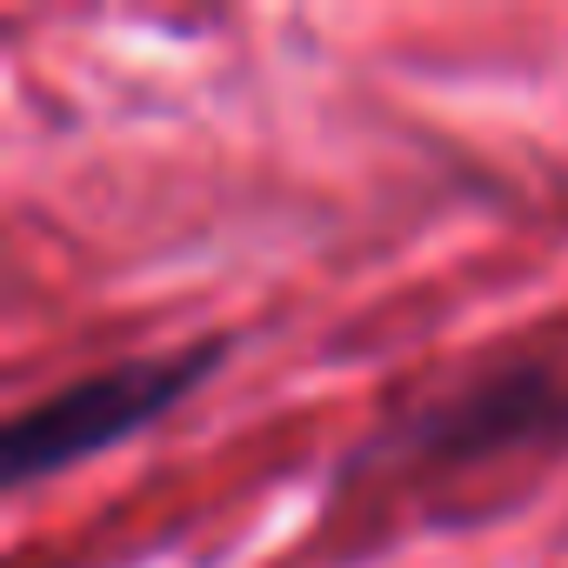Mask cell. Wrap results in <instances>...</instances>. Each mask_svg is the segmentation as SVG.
I'll list each match as a JSON object with an SVG mask.
<instances>
[{"instance_id": "2", "label": "cell", "mask_w": 568, "mask_h": 568, "mask_svg": "<svg viewBox=\"0 0 568 568\" xmlns=\"http://www.w3.org/2000/svg\"><path fill=\"white\" fill-rule=\"evenodd\" d=\"M548 435H568V368L528 362V368L475 375L455 395L428 402L402 428V448L435 468H468V462H495L508 448H535Z\"/></svg>"}, {"instance_id": "1", "label": "cell", "mask_w": 568, "mask_h": 568, "mask_svg": "<svg viewBox=\"0 0 568 568\" xmlns=\"http://www.w3.org/2000/svg\"><path fill=\"white\" fill-rule=\"evenodd\" d=\"M227 362V342H187L168 355H134V362H108L88 368L81 382L28 402L21 415H8L0 428V481L8 488H34L101 448L134 442L141 428H154L161 415H174L214 368Z\"/></svg>"}]
</instances>
